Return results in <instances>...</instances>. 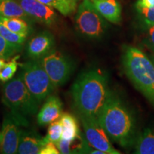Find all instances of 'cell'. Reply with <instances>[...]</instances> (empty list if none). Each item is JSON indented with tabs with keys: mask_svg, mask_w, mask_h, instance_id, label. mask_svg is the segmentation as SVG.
I'll list each match as a JSON object with an SVG mask.
<instances>
[{
	"mask_svg": "<svg viewBox=\"0 0 154 154\" xmlns=\"http://www.w3.org/2000/svg\"><path fill=\"white\" fill-rule=\"evenodd\" d=\"M111 92L107 76L96 69L82 73L72 86L73 102L79 114L96 118Z\"/></svg>",
	"mask_w": 154,
	"mask_h": 154,
	"instance_id": "6da1fadb",
	"label": "cell"
},
{
	"mask_svg": "<svg viewBox=\"0 0 154 154\" xmlns=\"http://www.w3.org/2000/svg\"><path fill=\"white\" fill-rule=\"evenodd\" d=\"M98 120L113 142L124 148L135 144L137 137L134 116L122 100L112 92L101 109Z\"/></svg>",
	"mask_w": 154,
	"mask_h": 154,
	"instance_id": "7a4b0ae2",
	"label": "cell"
},
{
	"mask_svg": "<svg viewBox=\"0 0 154 154\" xmlns=\"http://www.w3.org/2000/svg\"><path fill=\"white\" fill-rule=\"evenodd\" d=\"M122 63L127 77L154 106V63L151 58L138 48L124 46Z\"/></svg>",
	"mask_w": 154,
	"mask_h": 154,
	"instance_id": "3957f363",
	"label": "cell"
},
{
	"mask_svg": "<svg viewBox=\"0 0 154 154\" xmlns=\"http://www.w3.org/2000/svg\"><path fill=\"white\" fill-rule=\"evenodd\" d=\"M2 102L22 126H28L26 117L38 111L40 103L32 95L19 74L4 84Z\"/></svg>",
	"mask_w": 154,
	"mask_h": 154,
	"instance_id": "277c9868",
	"label": "cell"
},
{
	"mask_svg": "<svg viewBox=\"0 0 154 154\" xmlns=\"http://www.w3.org/2000/svg\"><path fill=\"white\" fill-rule=\"evenodd\" d=\"M19 76L32 95L40 103L55 88L39 60L30 59L22 63Z\"/></svg>",
	"mask_w": 154,
	"mask_h": 154,
	"instance_id": "5b68a950",
	"label": "cell"
},
{
	"mask_svg": "<svg viewBox=\"0 0 154 154\" xmlns=\"http://www.w3.org/2000/svg\"><path fill=\"white\" fill-rule=\"evenodd\" d=\"M75 25L78 33L88 39L101 38L108 26L106 19L95 8L91 0H84L79 6Z\"/></svg>",
	"mask_w": 154,
	"mask_h": 154,
	"instance_id": "8992f818",
	"label": "cell"
},
{
	"mask_svg": "<svg viewBox=\"0 0 154 154\" xmlns=\"http://www.w3.org/2000/svg\"><path fill=\"white\" fill-rule=\"evenodd\" d=\"M39 61L54 88L63 85L70 78L74 66L73 63L61 51L53 49Z\"/></svg>",
	"mask_w": 154,
	"mask_h": 154,
	"instance_id": "52a82bcc",
	"label": "cell"
},
{
	"mask_svg": "<svg viewBox=\"0 0 154 154\" xmlns=\"http://www.w3.org/2000/svg\"><path fill=\"white\" fill-rule=\"evenodd\" d=\"M79 117L85 138L92 147L106 154L121 153L112 146L110 138L100 124L98 118L84 115H79Z\"/></svg>",
	"mask_w": 154,
	"mask_h": 154,
	"instance_id": "ba28073f",
	"label": "cell"
},
{
	"mask_svg": "<svg viewBox=\"0 0 154 154\" xmlns=\"http://www.w3.org/2000/svg\"><path fill=\"white\" fill-rule=\"evenodd\" d=\"M22 126L11 113L6 115L0 131V153H17Z\"/></svg>",
	"mask_w": 154,
	"mask_h": 154,
	"instance_id": "9c48e42d",
	"label": "cell"
},
{
	"mask_svg": "<svg viewBox=\"0 0 154 154\" xmlns=\"http://www.w3.org/2000/svg\"><path fill=\"white\" fill-rule=\"evenodd\" d=\"M30 18L42 24L51 26L57 20V14L52 7L38 0H17Z\"/></svg>",
	"mask_w": 154,
	"mask_h": 154,
	"instance_id": "30bf717a",
	"label": "cell"
},
{
	"mask_svg": "<svg viewBox=\"0 0 154 154\" xmlns=\"http://www.w3.org/2000/svg\"><path fill=\"white\" fill-rule=\"evenodd\" d=\"M54 37L50 32H40L27 42L26 55L30 59L39 60L54 49Z\"/></svg>",
	"mask_w": 154,
	"mask_h": 154,
	"instance_id": "8fae6325",
	"label": "cell"
},
{
	"mask_svg": "<svg viewBox=\"0 0 154 154\" xmlns=\"http://www.w3.org/2000/svg\"><path fill=\"white\" fill-rule=\"evenodd\" d=\"M63 103L56 96H49L37 114V123L47 126L60 119L62 115Z\"/></svg>",
	"mask_w": 154,
	"mask_h": 154,
	"instance_id": "7c38bea8",
	"label": "cell"
},
{
	"mask_svg": "<svg viewBox=\"0 0 154 154\" xmlns=\"http://www.w3.org/2000/svg\"><path fill=\"white\" fill-rule=\"evenodd\" d=\"M45 143L44 137L36 131L21 129L17 153L39 154L40 150Z\"/></svg>",
	"mask_w": 154,
	"mask_h": 154,
	"instance_id": "4fadbf2b",
	"label": "cell"
},
{
	"mask_svg": "<svg viewBox=\"0 0 154 154\" xmlns=\"http://www.w3.org/2000/svg\"><path fill=\"white\" fill-rule=\"evenodd\" d=\"M97 11L106 20L118 24L121 19V7L116 0H91Z\"/></svg>",
	"mask_w": 154,
	"mask_h": 154,
	"instance_id": "5bb4252c",
	"label": "cell"
},
{
	"mask_svg": "<svg viewBox=\"0 0 154 154\" xmlns=\"http://www.w3.org/2000/svg\"><path fill=\"white\" fill-rule=\"evenodd\" d=\"M59 119L63 126L61 138L73 143L77 138H80L79 126L74 116L68 113H62Z\"/></svg>",
	"mask_w": 154,
	"mask_h": 154,
	"instance_id": "9a60e30c",
	"label": "cell"
},
{
	"mask_svg": "<svg viewBox=\"0 0 154 154\" xmlns=\"http://www.w3.org/2000/svg\"><path fill=\"white\" fill-rule=\"evenodd\" d=\"M135 153L154 154V128H146L135 142Z\"/></svg>",
	"mask_w": 154,
	"mask_h": 154,
	"instance_id": "2e32d148",
	"label": "cell"
},
{
	"mask_svg": "<svg viewBox=\"0 0 154 154\" xmlns=\"http://www.w3.org/2000/svg\"><path fill=\"white\" fill-rule=\"evenodd\" d=\"M0 17H19L26 21L30 19L17 0H0Z\"/></svg>",
	"mask_w": 154,
	"mask_h": 154,
	"instance_id": "e0dca14e",
	"label": "cell"
},
{
	"mask_svg": "<svg viewBox=\"0 0 154 154\" xmlns=\"http://www.w3.org/2000/svg\"><path fill=\"white\" fill-rule=\"evenodd\" d=\"M0 22L11 32L22 35L28 36L32 31L28 21L19 17H0Z\"/></svg>",
	"mask_w": 154,
	"mask_h": 154,
	"instance_id": "ac0fdd59",
	"label": "cell"
},
{
	"mask_svg": "<svg viewBox=\"0 0 154 154\" xmlns=\"http://www.w3.org/2000/svg\"><path fill=\"white\" fill-rule=\"evenodd\" d=\"M38 1L52 7L54 9H57L64 16H68L74 12L76 7V2L72 0H38Z\"/></svg>",
	"mask_w": 154,
	"mask_h": 154,
	"instance_id": "d6986e66",
	"label": "cell"
},
{
	"mask_svg": "<svg viewBox=\"0 0 154 154\" xmlns=\"http://www.w3.org/2000/svg\"><path fill=\"white\" fill-rule=\"evenodd\" d=\"M19 58H20V56L17 55L12 58L10 61L6 62L5 66L0 71V83L5 84L12 79L19 64L18 63Z\"/></svg>",
	"mask_w": 154,
	"mask_h": 154,
	"instance_id": "ffe728a7",
	"label": "cell"
},
{
	"mask_svg": "<svg viewBox=\"0 0 154 154\" xmlns=\"http://www.w3.org/2000/svg\"><path fill=\"white\" fill-rule=\"evenodd\" d=\"M0 35L3 36L9 43L19 46V47H23L26 41V38L27 37L26 36L11 32L1 22H0Z\"/></svg>",
	"mask_w": 154,
	"mask_h": 154,
	"instance_id": "44dd1931",
	"label": "cell"
},
{
	"mask_svg": "<svg viewBox=\"0 0 154 154\" xmlns=\"http://www.w3.org/2000/svg\"><path fill=\"white\" fill-rule=\"evenodd\" d=\"M63 132V126L61 124L60 119L54 121L49 124V127L48 128L47 136H44V140L46 143L51 141L57 143L58 141L61 138Z\"/></svg>",
	"mask_w": 154,
	"mask_h": 154,
	"instance_id": "7402d4cb",
	"label": "cell"
},
{
	"mask_svg": "<svg viewBox=\"0 0 154 154\" xmlns=\"http://www.w3.org/2000/svg\"><path fill=\"white\" fill-rule=\"evenodd\" d=\"M22 49V47L9 43L3 36L0 35V58L7 60L11 56L20 51Z\"/></svg>",
	"mask_w": 154,
	"mask_h": 154,
	"instance_id": "603a6c76",
	"label": "cell"
},
{
	"mask_svg": "<svg viewBox=\"0 0 154 154\" xmlns=\"http://www.w3.org/2000/svg\"><path fill=\"white\" fill-rule=\"evenodd\" d=\"M142 25L146 29L154 24V8L151 9H138Z\"/></svg>",
	"mask_w": 154,
	"mask_h": 154,
	"instance_id": "cb8c5ba5",
	"label": "cell"
},
{
	"mask_svg": "<svg viewBox=\"0 0 154 154\" xmlns=\"http://www.w3.org/2000/svg\"><path fill=\"white\" fill-rule=\"evenodd\" d=\"M146 36L143 40V44L154 54V24L146 28Z\"/></svg>",
	"mask_w": 154,
	"mask_h": 154,
	"instance_id": "d4e9b609",
	"label": "cell"
},
{
	"mask_svg": "<svg viewBox=\"0 0 154 154\" xmlns=\"http://www.w3.org/2000/svg\"><path fill=\"white\" fill-rule=\"evenodd\" d=\"M72 143V142L69 141V140L61 138L56 143V145H57L58 149H59V153L61 154H69L73 153V151L71 149V144Z\"/></svg>",
	"mask_w": 154,
	"mask_h": 154,
	"instance_id": "484cf974",
	"label": "cell"
},
{
	"mask_svg": "<svg viewBox=\"0 0 154 154\" xmlns=\"http://www.w3.org/2000/svg\"><path fill=\"white\" fill-rule=\"evenodd\" d=\"M59 151L57 145L54 142L49 141L46 143L40 150L39 154H59Z\"/></svg>",
	"mask_w": 154,
	"mask_h": 154,
	"instance_id": "4316f807",
	"label": "cell"
},
{
	"mask_svg": "<svg viewBox=\"0 0 154 154\" xmlns=\"http://www.w3.org/2000/svg\"><path fill=\"white\" fill-rule=\"evenodd\" d=\"M136 8L138 9H151L154 8V0H138Z\"/></svg>",
	"mask_w": 154,
	"mask_h": 154,
	"instance_id": "83f0119b",
	"label": "cell"
},
{
	"mask_svg": "<svg viewBox=\"0 0 154 154\" xmlns=\"http://www.w3.org/2000/svg\"><path fill=\"white\" fill-rule=\"evenodd\" d=\"M6 63V59H3V58H0V71L2 70V69L3 68L4 66Z\"/></svg>",
	"mask_w": 154,
	"mask_h": 154,
	"instance_id": "f1b7e54d",
	"label": "cell"
},
{
	"mask_svg": "<svg viewBox=\"0 0 154 154\" xmlns=\"http://www.w3.org/2000/svg\"><path fill=\"white\" fill-rule=\"evenodd\" d=\"M150 58H151V59L152 60V61H153V63H154V54L153 55H151V57H150Z\"/></svg>",
	"mask_w": 154,
	"mask_h": 154,
	"instance_id": "f546056e",
	"label": "cell"
},
{
	"mask_svg": "<svg viewBox=\"0 0 154 154\" xmlns=\"http://www.w3.org/2000/svg\"><path fill=\"white\" fill-rule=\"evenodd\" d=\"M72 1H73V2H76L77 0H72Z\"/></svg>",
	"mask_w": 154,
	"mask_h": 154,
	"instance_id": "4dcf8cb0",
	"label": "cell"
}]
</instances>
